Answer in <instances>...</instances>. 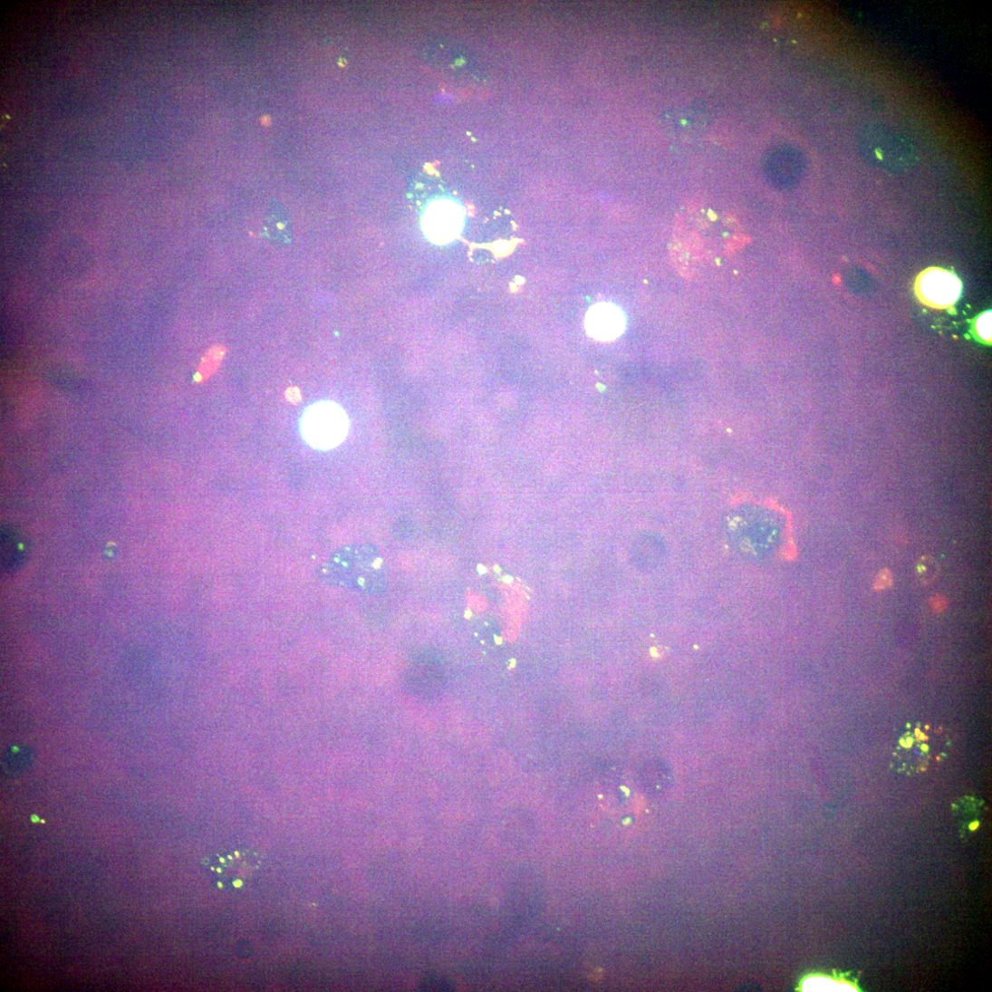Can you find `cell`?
<instances>
[{"mask_svg": "<svg viewBox=\"0 0 992 992\" xmlns=\"http://www.w3.org/2000/svg\"><path fill=\"white\" fill-rule=\"evenodd\" d=\"M587 334L595 341L609 342L620 338L626 327V319L620 307L610 303L592 306L585 316Z\"/></svg>", "mask_w": 992, "mask_h": 992, "instance_id": "8", "label": "cell"}, {"mask_svg": "<svg viewBox=\"0 0 992 992\" xmlns=\"http://www.w3.org/2000/svg\"><path fill=\"white\" fill-rule=\"evenodd\" d=\"M916 571L920 581L923 584L929 585L938 577L939 565L933 557L922 556L917 563Z\"/></svg>", "mask_w": 992, "mask_h": 992, "instance_id": "11", "label": "cell"}, {"mask_svg": "<svg viewBox=\"0 0 992 992\" xmlns=\"http://www.w3.org/2000/svg\"><path fill=\"white\" fill-rule=\"evenodd\" d=\"M856 145L868 162L887 169H909L918 159L913 143L884 124L864 126L858 131Z\"/></svg>", "mask_w": 992, "mask_h": 992, "instance_id": "2", "label": "cell"}, {"mask_svg": "<svg viewBox=\"0 0 992 992\" xmlns=\"http://www.w3.org/2000/svg\"><path fill=\"white\" fill-rule=\"evenodd\" d=\"M974 333L984 343L991 342V312L979 315L974 323Z\"/></svg>", "mask_w": 992, "mask_h": 992, "instance_id": "12", "label": "cell"}, {"mask_svg": "<svg viewBox=\"0 0 992 992\" xmlns=\"http://www.w3.org/2000/svg\"><path fill=\"white\" fill-rule=\"evenodd\" d=\"M898 749L899 763L902 768H921L929 756L928 746L921 745L915 736L905 737Z\"/></svg>", "mask_w": 992, "mask_h": 992, "instance_id": "9", "label": "cell"}, {"mask_svg": "<svg viewBox=\"0 0 992 992\" xmlns=\"http://www.w3.org/2000/svg\"><path fill=\"white\" fill-rule=\"evenodd\" d=\"M324 575L335 585L379 594L388 585L384 562L371 545H353L337 551L324 566Z\"/></svg>", "mask_w": 992, "mask_h": 992, "instance_id": "1", "label": "cell"}, {"mask_svg": "<svg viewBox=\"0 0 992 992\" xmlns=\"http://www.w3.org/2000/svg\"><path fill=\"white\" fill-rule=\"evenodd\" d=\"M259 855L241 847L211 856L206 869L212 883L219 890L235 891L248 886L260 870Z\"/></svg>", "mask_w": 992, "mask_h": 992, "instance_id": "4", "label": "cell"}, {"mask_svg": "<svg viewBox=\"0 0 992 992\" xmlns=\"http://www.w3.org/2000/svg\"><path fill=\"white\" fill-rule=\"evenodd\" d=\"M463 225L462 210L456 204L441 200L430 205L423 218V227L429 239L438 245L455 240Z\"/></svg>", "mask_w": 992, "mask_h": 992, "instance_id": "6", "label": "cell"}, {"mask_svg": "<svg viewBox=\"0 0 992 992\" xmlns=\"http://www.w3.org/2000/svg\"><path fill=\"white\" fill-rule=\"evenodd\" d=\"M442 660L433 651L420 653L407 672L405 683L409 690L419 697L433 696L445 682Z\"/></svg>", "mask_w": 992, "mask_h": 992, "instance_id": "7", "label": "cell"}, {"mask_svg": "<svg viewBox=\"0 0 992 992\" xmlns=\"http://www.w3.org/2000/svg\"><path fill=\"white\" fill-rule=\"evenodd\" d=\"M350 420L346 411L332 401H319L302 415L300 431L312 448L323 451L333 449L347 438Z\"/></svg>", "mask_w": 992, "mask_h": 992, "instance_id": "3", "label": "cell"}, {"mask_svg": "<svg viewBox=\"0 0 992 992\" xmlns=\"http://www.w3.org/2000/svg\"><path fill=\"white\" fill-rule=\"evenodd\" d=\"M978 826H979V823L978 822H974L969 825V830L970 831H976L978 828Z\"/></svg>", "mask_w": 992, "mask_h": 992, "instance_id": "16", "label": "cell"}, {"mask_svg": "<svg viewBox=\"0 0 992 992\" xmlns=\"http://www.w3.org/2000/svg\"><path fill=\"white\" fill-rule=\"evenodd\" d=\"M916 294L929 306L943 309L953 305L959 298L961 284L956 275L942 269H929L916 281Z\"/></svg>", "mask_w": 992, "mask_h": 992, "instance_id": "5", "label": "cell"}, {"mask_svg": "<svg viewBox=\"0 0 992 992\" xmlns=\"http://www.w3.org/2000/svg\"><path fill=\"white\" fill-rule=\"evenodd\" d=\"M949 605L948 600L945 595L937 594L930 601L931 608L937 612H944Z\"/></svg>", "mask_w": 992, "mask_h": 992, "instance_id": "15", "label": "cell"}, {"mask_svg": "<svg viewBox=\"0 0 992 992\" xmlns=\"http://www.w3.org/2000/svg\"><path fill=\"white\" fill-rule=\"evenodd\" d=\"M217 359H218V354L217 355L216 353L209 354V356H207L205 359L201 368L198 369V371L197 373V379H198L200 380H204L207 378H208L216 369V366L217 364Z\"/></svg>", "mask_w": 992, "mask_h": 992, "instance_id": "13", "label": "cell"}, {"mask_svg": "<svg viewBox=\"0 0 992 992\" xmlns=\"http://www.w3.org/2000/svg\"><path fill=\"white\" fill-rule=\"evenodd\" d=\"M893 575L889 569L882 570L875 579L874 587L876 590H884L892 585Z\"/></svg>", "mask_w": 992, "mask_h": 992, "instance_id": "14", "label": "cell"}, {"mask_svg": "<svg viewBox=\"0 0 992 992\" xmlns=\"http://www.w3.org/2000/svg\"><path fill=\"white\" fill-rule=\"evenodd\" d=\"M268 238L278 245H288L294 239L291 220L285 215H270L264 225Z\"/></svg>", "mask_w": 992, "mask_h": 992, "instance_id": "10", "label": "cell"}]
</instances>
